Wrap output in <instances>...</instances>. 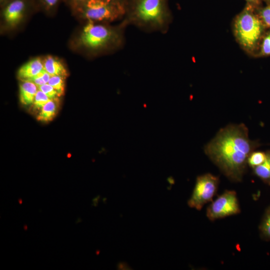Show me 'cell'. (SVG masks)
<instances>
[{
	"label": "cell",
	"mask_w": 270,
	"mask_h": 270,
	"mask_svg": "<svg viewBox=\"0 0 270 270\" xmlns=\"http://www.w3.org/2000/svg\"><path fill=\"white\" fill-rule=\"evenodd\" d=\"M244 124L222 128L205 146L207 156L230 179L240 181L248 156L260 144L250 139Z\"/></svg>",
	"instance_id": "6da1fadb"
},
{
	"label": "cell",
	"mask_w": 270,
	"mask_h": 270,
	"mask_svg": "<svg viewBox=\"0 0 270 270\" xmlns=\"http://www.w3.org/2000/svg\"><path fill=\"white\" fill-rule=\"evenodd\" d=\"M172 17L168 0H126L122 20L148 32H166Z\"/></svg>",
	"instance_id": "7a4b0ae2"
},
{
	"label": "cell",
	"mask_w": 270,
	"mask_h": 270,
	"mask_svg": "<svg viewBox=\"0 0 270 270\" xmlns=\"http://www.w3.org/2000/svg\"><path fill=\"white\" fill-rule=\"evenodd\" d=\"M127 26L122 20L114 26L87 22L80 34V42L85 48L92 52L120 49L125 42L124 32Z\"/></svg>",
	"instance_id": "3957f363"
},
{
	"label": "cell",
	"mask_w": 270,
	"mask_h": 270,
	"mask_svg": "<svg viewBox=\"0 0 270 270\" xmlns=\"http://www.w3.org/2000/svg\"><path fill=\"white\" fill-rule=\"evenodd\" d=\"M73 10L88 22H111L123 20L126 14V2L87 0Z\"/></svg>",
	"instance_id": "277c9868"
},
{
	"label": "cell",
	"mask_w": 270,
	"mask_h": 270,
	"mask_svg": "<svg viewBox=\"0 0 270 270\" xmlns=\"http://www.w3.org/2000/svg\"><path fill=\"white\" fill-rule=\"evenodd\" d=\"M264 26L260 17L246 10L235 21V34L238 42L245 49L252 50L262 36Z\"/></svg>",
	"instance_id": "5b68a950"
},
{
	"label": "cell",
	"mask_w": 270,
	"mask_h": 270,
	"mask_svg": "<svg viewBox=\"0 0 270 270\" xmlns=\"http://www.w3.org/2000/svg\"><path fill=\"white\" fill-rule=\"evenodd\" d=\"M218 182V178L210 174L198 176L188 202L189 206L200 210L206 204L212 200L216 192Z\"/></svg>",
	"instance_id": "8992f818"
},
{
	"label": "cell",
	"mask_w": 270,
	"mask_h": 270,
	"mask_svg": "<svg viewBox=\"0 0 270 270\" xmlns=\"http://www.w3.org/2000/svg\"><path fill=\"white\" fill-rule=\"evenodd\" d=\"M240 208L236 192L226 190L208 207L206 216L211 220L238 214Z\"/></svg>",
	"instance_id": "52a82bcc"
},
{
	"label": "cell",
	"mask_w": 270,
	"mask_h": 270,
	"mask_svg": "<svg viewBox=\"0 0 270 270\" xmlns=\"http://www.w3.org/2000/svg\"><path fill=\"white\" fill-rule=\"evenodd\" d=\"M32 0H12L2 4V16L10 26L17 25L24 18Z\"/></svg>",
	"instance_id": "ba28073f"
},
{
	"label": "cell",
	"mask_w": 270,
	"mask_h": 270,
	"mask_svg": "<svg viewBox=\"0 0 270 270\" xmlns=\"http://www.w3.org/2000/svg\"><path fill=\"white\" fill-rule=\"evenodd\" d=\"M44 70L43 60L36 58L23 64L18 70V76L22 81L28 80Z\"/></svg>",
	"instance_id": "9c48e42d"
},
{
	"label": "cell",
	"mask_w": 270,
	"mask_h": 270,
	"mask_svg": "<svg viewBox=\"0 0 270 270\" xmlns=\"http://www.w3.org/2000/svg\"><path fill=\"white\" fill-rule=\"evenodd\" d=\"M38 90V86L30 81H22L20 84V100L22 104H32Z\"/></svg>",
	"instance_id": "30bf717a"
},
{
	"label": "cell",
	"mask_w": 270,
	"mask_h": 270,
	"mask_svg": "<svg viewBox=\"0 0 270 270\" xmlns=\"http://www.w3.org/2000/svg\"><path fill=\"white\" fill-rule=\"evenodd\" d=\"M43 63L44 70L51 76H59L66 78L68 74L65 66L56 58L48 56L44 59Z\"/></svg>",
	"instance_id": "8fae6325"
},
{
	"label": "cell",
	"mask_w": 270,
	"mask_h": 270,
	"mask_svg": "<svg viewBox=\"0 0 270 270\" xmlns=\"http://www.w3.org/2000/svg\"><path fill=\"white\" fill-rule=\"evenodd\" d=\"M58 108V98L50 100L41 108L37 119L42 122H48L56 116Z\"/></svg>",
	"instance_id": "7c38bea8"
},
{
	"label": "cell",
	"mask_w": 270,
	"mask_h": 270,
	"mask_svg": "<svg viewBox=\"0 0 270 270\" xmlns=\"http://www.w3.org/2000/svg\"><path fill=\"white\" fill-rule=\"evenodd\" d=\"M255 174L264 182L270 183V155L267 154L266 160L261 164L254 168Z\"/></svg>",
	"instance_id": "4fadbf2b"
},
{
	"label": "cell",
	"mask_w": 270,
	"mask_h": 270,
	"mask_svg": "<svg viewBox=\"0 0 270 270\" xmlns=\"http://www.w3.org/2000/svg\"><path fill=\"white\" fill-rule=\"evenodd\" d=\"M260 230L262 236L270 240V207L266 211L260 226Z\"/></svg>",
	"instance_id": "5bb4252c"
},
{
	"label": "cell",
	"mask_w": 270,
	"mask_h": 270,
	"mask_svg": "<svg viewBox=\"0 0 270 270\" xmlns=\"http://www.w3.org/2000/svg\"><path fill=\"white\" fill-rule=\"evenodd\" d=\"M65 78L59 76H51L48 84L52 86L58 92V96L63 95L64 92Z\"/></svg>",
	"instance_id": "9a60e30c"
},
{
	"label": "cell",
	"mask_w": 270,
	"mask_h": 270,
	"mask_svg": "<svg viewBox=\"0 0 270 270\" xmlns=\"http://www.w3.org/2000/svg\"><path fill=\"white\" fill-rule=\"evenodd\" d=\"M267 158V154L262 152H252L248 156V164L250 166L254 168L262 164Z\"/></svg>",
	"instance_id": "2e32d148"
},
{
	"label": "cell",
	"mask_w": 270,
	"mask_h": 270,
	"mask_svg": "<svg viewBox=\"0 0 270 270\" xmlns=\"http://www.w3.org/2000/svg\"><path fill=\"white\" fill-rule=\"evenodd\" d=\"M50 100L44 93L38 89L32 103L34 108L41 110L43 106Z\"/></svg>",
	"instance_id": "e0dca14e"
},
{
	"label": "cell",
	"mask_w": 270,
	"mask_h": 270,
	"mask_svg": "<svg viewBox=\"0 0 270 270\" xmlns=\"http://www.w3.org/2000/svg\"><path fill=\"white\" fill-rule=\"evenodd\" d=\"M50 77L51 76L44 70L38 75L27 81H30L34 83L38 87L48 84Z\"/></svg>",
	"instance_id": "ac0fdd59"
},
{
	"label": "cell",
	"mask_w": 270,
	"mask_h": 270,
	"mask_svg": "<svg viewBox=\"0 0 270 270\" xmlns=\"http://www.w3.org/2000/svg\"><path fill=\"white\" fill-rule=\"evenodd\" d=\"M260 54L262 56H270V32L264 36L262 42Z\"/></svg>",
	"instance_id": "d6986e66"
},
{
	"label": "cell",
	"mask_w": 270,
	"mask_h": 270,
	"mask_svg": "<svg viewBox=\"0 0 270 270\" xmlns=\"http://www.w3.org/2000/svg\"><path fill=\"white\" fill-rule=\"evenodd\" d=\"M38 89L44 93L50 100L58 98L59 96L58 92L48 84L38 86Z\"/></svg>",
	"instance_id": "ffe728a7"
},
{
	"label": "cell",
	"mask_w": 270,
	"mask_h": 270,
	"mask_svg": "<svg viewBox=\"0 0 270 270\" xmlns=\"http://www.w3.org/2000/svg\"><path fill=\"white\" fill-rule=\"evenodd\" d=\"M38 3L40 6L47 11H50L54 9L60 0H38Z\"/></svg>",
	"instance_id": "44dd1931"
},
{
	"label": "cell",
	"mask_w": 270,
	"mask_h": 270,
	"mask_svg": "<svg viewBox=\"0 0 270 270\" xmlns=\"http://www.w3.org/2000/svg\"><path fill=\"white\" fill-rule=\"evenodd\" d=\"M260 18L264 26L270 28V5L262 10Z\"/></svg>",
	"instance_id": "7402d4cb"
},
{
	"label": "cell",
	"mask_w": 270,
	"mask_h": 270,
	"mask_svg": "<svg viewBox=\"0 0 270 270\" xmlns=\"http://www.w3.org/2000/svg\"><path fill=\"white\" fill-rule=\"evenodd\" d=\"M69 4L71 6L72 10L78 6L82 4L87 0H66Z\"/></svg>",
	"instance_id": "603a6c76"
},
{
	"label": "cell",
	"mask_w": 270,
	"mask_h": 270,
	"mask_svg": "<svg viewBox=\"0 0 270 270\" xmlns=\"http://www.w3.org/2000/svg\"><path fill=\"white\" fill-rule=\"evenodd\" d=\"M246 0L254 4H260V0Z\"/></svg>",
	"instance_id": "cb8c5ba5"
},
{
	"label": "cell",
	"mask_w": 270,
	"mask_h": 270,
	"mask_svg": "<svg viewBox=\"0 0 270 270\" xmlns=\"http://www.w3.org/2000/svg\"><path fill=\"white\" fill-rule=\"evenodd\" d=\"M12 0H0V2L2 4H6V2H9V1H10Z\"/></svg>",
	"instance_id": "d4e9b609"
},
{
	"label": "cell",
	"mask_w": 270,
	"mask_h": 270,
	"mask_svg": "<svg viewBox=\"0 0 270 270\" xmlns=\"http://www.w3.org/2000/svg\"><path fill=\"white\" fill-rule=\"evenodd\" d=\"M18 202H19V204H22V199L20 198H19L18 199Z\"/></svg>",
	"instance_id": "484cf974"
},
{
	"label": "cell",
	"mask_w": 270,
	"mask_h": 270,
	"mask_svg": "<svg viewBox=\"0 0 270 270\" xmlns=\"http://www.w3.org/2000/svg\"><path fill=\"white\" fill-rule=\"evenodd\" d=\"M27 228H28V226H27V225L26 224H24V229L25 230H27Z\"/></svg>",
	"instance_id": "4316f807"
},
{
	"label": "cell",
	"mask_w": 270,
	"mask_h": 270,
	"mask_svg": "<svg viewBox=\"0 0 270 270\" xmlns=\"http://www.w3.org/2000/svg\"><path fill=\"white\" fill-rule=\"evenodd\" d=\"M122 0V1H124V2L126 1V0Z\"/></svg>",
	"instance_id": "83f0119b"
},
{
	"label": "cell",
	"mask_w": 270,
	"mask_h": 270,
	"mask_svg": "<svg viewBox=\"0 0 270 270\" xmlns=\"http://www.w3.org/2000/svg\"></svg>",
	"instance_id": "f1b7e54d"
}]
</instances>
